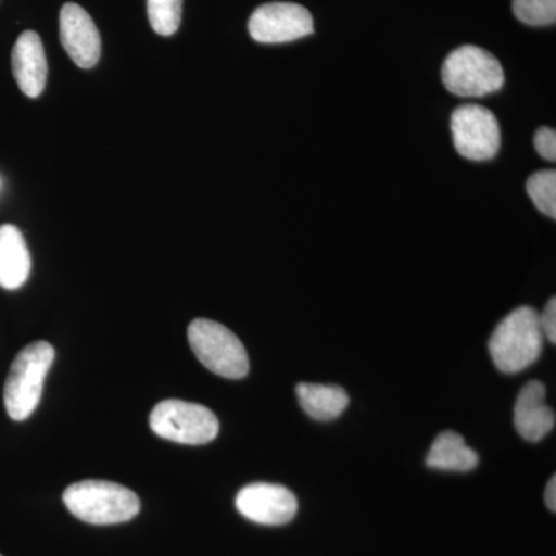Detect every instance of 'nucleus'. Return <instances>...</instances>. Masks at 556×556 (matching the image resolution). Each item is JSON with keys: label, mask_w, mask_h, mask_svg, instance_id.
I'll use <instances>...</instances> for the list:
<instances>
[{"label": "nucleus", "mask_w": 556, "mask_h": 556, "mask_svg": "<svg viewBox=\"0 0 556 556\" xmlns=\"http://www.w3.org/2000/svg\"><path fill=\"white\" fill-rule=\"evenodd\" d=\"M515 427L526 441L538 442L555 427L554 409L546 404V387L530 380L519 391L515 404Z\"/></svg>", "instance_id": "f8f14e48"}, {"label": "nucleus", "mask_w": 556, "mask_h": 556, "mask_svg": "<svg viewBox=\"0 0 556 556\" xmlns=\"http://www.w3.org/2000/svg\"><path fill=\"white\" fill-rule=\"evenodd\" d=\"M0 556H2V555H0Z\"/></svg>", "instance_id": "4be33fe9"}, {"label": "nucleus", "mask_w": 556, "mask_h": 556, "mask_svg": "<svg viewBox=\"0 0 556 556\" xmlns=\"http://www.w3.org/2000/svg\"><path fill=\"white\" fill-rule=\"evenodd\" d=\"M31 257L16 226H0V288L20 289L30 277Z\"/></svg>", "instance_id": "ddd939ff"}, {"label": "nucleus", "mask_w": 556, "mask_h": 556, "mask_svg": "<svg viewBox=\"0 0 556 556\" xmlns=\"http://www.w3.org/2000/svg\"><path fill=\"white\" fill-rule=\"evenodd\" d=\"M546 504L548 510L556 511V478L552 477L546 486Z\"/></svg>", "instance_id": "412c9836"}, {"label": "nucleus", "mask_w": 556, "mask_h": 556, "mask_svg": "<svg viewBox=\"0 0 556 556\" xmlns=\"http://www.w3.org/2000/svg\"><path fill=\"white\" fill-rule=\"evenodd\" d=\"M150 27L160 36H172L181 24L182 0H148Z\"/></svg>", "instance_id": "f3484780"}, {"label": "nucleus", "mask_w": 556, "mask_h": 556, "mask_svg": "<svg viewBox=\"0 0 556 556\" xmlns=\"http://www.w3.org/2000/svg\"><path fill=\"white\" fill-rule=\"evenodd\" d=\"M53 362L54 348L43 340L25 346L14 358L3 390V402L11 419L25 420L33 415Z\"/></svg>", "instance_id": "7ed1b4c3"}, {"label": "nucleus", "mask_w": 556, "mask_h": 556, "mask_svg": "<svg viewBox=\"0 0 556 556\" xmlns=\"http://www.w3.org/2000/svg\"><path fill=\"white\" fill-rule=\"evenodd\" d=\"M536 152L543 156L544 160H556V131L551 127H541L535 134L533 139Z\"/></svg>", "instance_id": "6ab92c4d"}, {"label": "nucleus", "mask_w": 556, "mask_h": 556, "mask_svg": "<svg viewBox=\"0 0 556 556\" xmlns=\"http://www.w3.org/2000/svg\"><path fill=\"white\" fill-rule=\"evenodd\" d=\"M540 325L543 329L544 338L556 343V300L552 298L548 300L546 308L543 314H540Z\"/></svg>", "instance_id": "aec40b11"}, {"label": "nucleus", "mask_w": 556, "mask_h": 556, "mask_svg": "<svg viewBox=\"0 0 556 556\" xmlns=\"http://www.w3.org/2000/svg\"><path fill=\"white\" fill-rule=\"evenodd\" d=\"M249 35L262 43H283L313 35V16L305 7L292 2H270L258 7L248 24Z\"/></svg>", "instance_id": "6e6552de"}, {"label": "nucleus", "mask_w": 556, "mask_h": 556, "mask_svg": "<svg viewBox=\"0 0 556 556\" xmlns=\"http://www.w3.org/2000/svg\"><path fill=\"white\" fill-rule=\"evenodd\" d=\"M442 80L445 89L456 97L482 98L503 89L504 70L490 51L463 46L444 61Z\"/></svg>", "instance_id": "20e7f679"}, {"label": "nucleus", "mask_w": 556, "mask_h": 556, "mask_svg": "<svg viewBox=\"0 0 556 556\" xmlns=\"http://www.w3.org/2000/svg\"><path fill=\"white\" fill-rule=\"evenodd\" d=\"M511 9L530 27H547L556 21V0H514Z\"/></svg>", "instance_id": "a211bd4d"}, {"label": "nucleus", "mask_w": 556, "mask_h": 556, "mask_svg": "<svg viewBox=\"0 0 556 556\" xmlns=\"http://www.w3.org/2000/svg\"><path fill=\"white\" fill-rule=\"evenodd\" d=\"M150 428L167 441L203 445L217 438L219 424L217 416L204 405L169 399L152 409Z\"/></svg>", "instance_id": "423d86ee"}, {"label": "nucleus", "mask_w": 556, "mask_h": 556, "mask_svg": "<svg viewBox=\"0 0 556 556\" xmlns=\"http://www.w3.org/2000/svg\"><path fill=\"white\" fill-rule=\"evenodd\" d=\"M450 127L457 153L464 159L486 161L500 152V123L492 110L477 104L460 105L453 112Z\"/></svg>", "instance_id": "0eeeda50"}, {"label": "nucleus", "mask_w": 556, "mask_h": 556, "mask_svg": "<svg viewBox=\"0 0 556 556\" xmlns=\"http://www.w3.org/2000/svg\"><path fill=\"white\" fill-rule=\"evenodd\" d=\"M64 503L80 521L94 526L121 525L139 514V497L127 486L110 481L75 482L64 492Z\"/></svg>", "instance_id": "f03ea898"}, {"label": "nucleus", "mask_w": 556, "mask_h": 556, "mask_svg": "<svg viewBox=\"0 0 556 556\" xmlns=\"http://www.w3.org/2000/svg\"><path fill=\"white\" fill-rule=\"evenodd\" d=\"M61 42L80 68H93L101 58V36L97 25L78 3H65L60 16Z\"/></svg>", "instance_id": "9d476101"}, {"label": "nucleus", "mask_w": 556, "mask_h": 556, "mask_svg": "<svg viewBox=\"0 0 556 556\" xmlns=\"http://www.w3.org/2000/svg\"><path fill=\"white\" fill-rule=\"evenodd\" d=\"M237 510L249 521L263 526H283L298 515V497L287 486L255 482L240 490Z\"/></svg>", "instance_id": "1a4fd4ad"}, {"label": "nucleus", "mask_w": 556, "mask_h": 556, "mask_svg": "<svg viewBox=\"0 0 556 556\" xmlns=\"http://www.w3.org/2000/svg\"><path fill=\"white\" fill-rule=\"evenodd\" d=\"M188 339L197 358L215 375L243 379L249 372V357L241 340L218 321L195 318L189 325Z\"/></svg>", "instance_id": "39448f33"}, {"label": "nucleus", "mask_w": 556, "mask_h": 556, "mask_svg": "<svg viewBox=\"0 0 556 556\" xmlns=\"http://www.w3.org/2000/svg\"><path fill=\"white\" fill-rule=\"evenodd\" d=\"M479 457L456 431H442L434 439L427 455V466L445 471H470L478 466Z\"/></svg>", "instance_id": "2eb2a0df"}, {"label": "nucleus", "mask_w": 556, "mask_h": 556, "mask_svg": "<svg viewBox=\"0 0 556 556\" xmlns=\"http://www.w3.org/2000/svg\"><path fill=\"white\" fill-rule=\"evenodd\" d=\"M11 65L22 93L28 98L40 97L46 89L49 65H47L46 50L38 33H22L14 43Z\"/></svg>", "instance_id": "9b49d317"}, {"label": "nucleus", "mask_w": 556, "mask_h": 556, "mask_svg": "<svg viewBox=\"0 0 556 556\" xmlns=\"http://www.w3.org/2000/svg\"><path fill=\"white\" fill-rule=\"evenodd\" d=\"M303 412L313 419H338L350 404V396L338 386H320V383H299L295 388Z\"/></svg>", "instance_id": "4468645a"}, {"label": "nucleus", "mask_w": 556, "mask_h": 556, "mask_svg": "<svg viewBox=\"0 0 556 556\" xmlns=\"http://www.w3.org/2000/svg\"><path fill=\"white\" fill-rule=\"evenodd\" d=\"M540 314L530 306L511 311L490 338L489 350L501 372L517 375L532 367L543 350Z\"/></svg>", "instance_id": "f257e3e1"}, {"label": "nucleus", "mask_w": 556, "mask_h": 556, "mask_svg": "<svg viewBox=\"0 0 556 556\" xmlns=\"http://www.w3.org/2000/svg\"><path fill=\"white\" fill-rule=\"evenodd\" d=\"M527 193L532 199L538 211L544 215L556 218V172H535L527 181Z\"/></svg>", "instance_id": "dca6fc26"}]
</instances>
